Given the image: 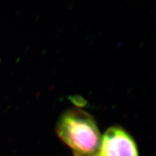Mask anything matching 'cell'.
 I'll return each instance as SVG.
<instances>
[{
	"label": "cell",
	"instance_id": "6da1fadb",
	"mask_svg": "<svg viewBox=\"0 0 156 156\" xmlns=\"http://www.w3.org/2000/svg\"><path fill=\"white\" fill-rule=\"evenodd\" d=\"M58 136L80 155H96L101 138L94 119L87 112L74 109L66 111L59 119Z\"/></svg>",
	"mask_w": 156,
	"mask_h": 156
},
{
	"label": "cell",
	"instance_id": "7a4b0ae2",
	"mask_svg": "<svg viewBox=\"0 0 156 156\" xmlns=\"http://www.w3.org/2000/svg\"><path fill=\"white\" fill-rule=\"evenodd\" d=\"M96 156H138L136 146L131 136L119 127L107 130Z\"/></svg>",
	"mask_w": 156,
	"mask_h": 156
}]
</instances>
